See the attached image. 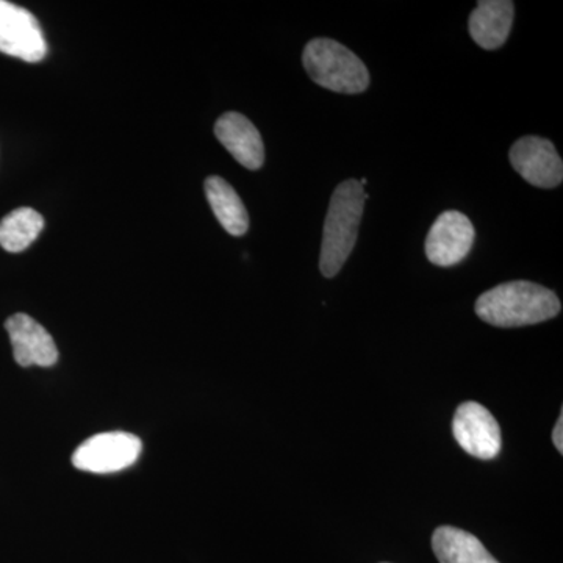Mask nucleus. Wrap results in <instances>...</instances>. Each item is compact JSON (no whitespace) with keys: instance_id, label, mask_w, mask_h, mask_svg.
I'll list each match as a JSON object with an SVG mask.
<instances>
[{"instance_id":"ddd939ff","label":"nucleus","mask_w":563,"mask_h":563,"mask_svg":"<svg viewBox=\"0 0 563 563\" xmlns=\"http://www.w3.org/2000/svg\"><path fill=\"white\" fill-rule=\"evenodd\" d=\"M206 195L214 217L225 232L242 236L250 229L246 207L229 181L222 177L211 176L206 180Z\"/></svg>"},{"instance_id":"9b49d317","label":"nucleus","mask_w":563,"mask_h":563,"mask_svg":"<svg viewBox=\"0 0 563 563\" xmlns=\"http://www.w3.org/2000/svg\"><path fill=\"white\" fill-rule=\"evenodd\" d=\"M514 14L510 0H484L470 14V35L485 51L499 49L512 31Z\"/></svg>"},{"instance_id":"1a4fd4ad","label":"nucleus","mask_w":563,"mask_h":563,"mask_svg":"<svg viewBox=\"0 0 563 563\" xmlns=\"http://www.w3.org/2000/svg\"><path fill=\"white\" fill-rule=\"evenodd\" d=\"M18 365L49 368L58 361V350L51 333L25 313H16L5 322Z\"/></svg>"},{"instance_id":"423d86ee","label":"nucleus","mask_w":563,"mask_h":563,"mask_svg":"<svg viewBox=\"0 0 563 563\" xmlns=\"http://www.w3.org/2000/svg\"><path fill=\"white\" fill-rule=\"evenodd\" d=\"M453 433L459 446L473 457L492 461L501 453V429L495 417L481 404L470 401L457 407Z\"/></svg>"},{"instance_id":"20e7f679","label":"nucleus","mask_w":563,"mask_h":563,"mask_svg":"<svg viewBox=\"0 0 563 563\" xmlns=\"http://www.w3.org/2000/svg\"><path fill=\"white\" fill-rule=\"evenodd\" d=\"M141 451H143V444L133 433H98L77 448L73 455V465L81 472L118 473L139 461Z\"/></svg>"},{"instance_id":"f8f14e48","label":"nucleus","mask_w":563,"mask_h":563,"mask_svg":"<svg viewBox=\"0 0 563 563\" xmlns=\"http://www.w3.org/2000/svg\"><path fill=\"white\" fill-rule=\"evenodd\" d=\"M432 550L440 563H499L477 537L453 526L435 529Z\"/></svg>"},{"instance_id":"4468645a","label":"nucleus","mask_w":563,"mask_h":563,"mask_svg":"<svg viewBox=\"0 0 563 563\" xmlns=\"http://www.w3.org/2000/svg\"><path fill=\"white\" fill-rule=\"evenodd\" d=\"M44 228V218L31 207H21L0 221V246L9 252H22L36 239Z\"/></svg>"},{"instance_id":"f257e3e1","label":"nucleus","mask_w":563,"mask_h":563,"mask_svg":"<svg viewBox=\"0 0 563 563\" xmlns=\"http://www.w3.org/2000/svg\"><path fill=\"white\" fill-rule=\"evenodd\" d=\"M477 317L496 328H523L561 313L554 291L528 280L506 282L483 292L476 301Z\"/></svg>"},{"instance_id":"7ed1b4c3","label":"nucleus","mask_w":563,"mask_h":563,"mask_svg":"<svg viewBox=\"0 0 563 563\" xmlns=\"http://www.w3.org/2000/svg\"><path fill=\"white\" fill-rule=\"evenodd\" d=\"M302 65L310 79L325 90L358 95L369 87V73L365 63L333 40L310 41L303 49Z\"/></svg>"},{"instance_id":"39448f33","label":"nucleus","mask_w":563,"mask_h":563,"mask_svg":"<svg viewBox=\"0 0 563 563\" xmlns=\"http://www.w3.org/2000/svg\"><path fill=\"white\" fill-rule=\"evenodd\" d=\"M0 52L29 63L47 55V43L31 11L0 0Z\"/></svg>"},{"instance_id":"6e6552de","label":"nucleus","mask_w":563,"mask_h":563,"mask_svg":"<svg viewBox=\"0 0 563 563\" xmlns=\"http://www.w3.org/2000/svg\"><path fill=\"white\" fill-rule=\"evenodd\" d=\"M515 172L528 184L539 188H554L562 184L563 163L554 144L542 136H525L510 150Z\"/></svg>"},{"instance_id":"9d476101","label":"nucleus","mask_w":563,"mask_h":563,"mask_svg":"<svg viewBox=\"0 0 563 563\" xmlns=\"http://www.w3.org/2000/svg\"><path fill=\"white\" fill-rule=\"evenodd\" d=\"M214 135L244 168L251 172L262 168L265 163V146L261 132L246 117L235 111L222 114L214 124Z\"/></svg>"},{"instance_id":"2eb2a0df","label":"nucleus","mask_w":563,"mask_h":563,"mask_svg":"<svg viewBox=\"0 0 563 563\" xmlns=\"http://www.w3.org/2000/svg\"><path fill=\"white\" fill-rule=\"evenodd\" d=\"M559 417L558 422H555L554 431H553V443L554 446L558 448L559 453H563V417Z\"/></svg>"},{"instance_id":"f03ea898","label":"nucleus","mask_w":563,"mask_h":563,"mask_svg":"<svg viewBox=\"0 0 563 563\" xmlns=\"http://www.w3.org/2000/svg\"><path fill=\"white\" fill-rule=\"evenodd\" d=\"M368 195L358 180L342 181L333 191L322 231L320 269L322 276L335 277L350 258L358 236L363 209Z\"/></svg>"},{"instance_id":"0eeeda50","label":"nucleus","mask_w":563,"mask_h":563,"mask_svg":"<svg viewBox=\"0 0 563 563\" xmlns=\"http://www.w3.org/2000/svg\"><path fill=\"white\" fill-rule=\"evenodd\" d=\"M474 236L476 232L466 214L457 210L443 211L426 239V257L442 268L457 265L472 251Z\"/></svg>"}]
</instances>
